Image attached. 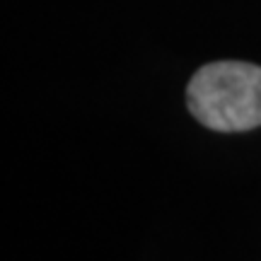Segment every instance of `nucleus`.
Returning a JSON list of instances; mask_svg holds the SVG:
<instances>
[{"mask_svg": "<svg viewBox=\"0 0 261 261\" xmlns=\"http://www.w3.org/2000/svg\"><path fill=\"white\" fill-rule=\"evenodd\" d=\"M187 107L211 130L240 133L261 126V65L215 61L189 80Z\"/></svg>", "mask_w": 261, "mask_h": 261, "instance_id": "nucleus-1", "label": "nucleus"}]
</instances>
